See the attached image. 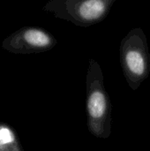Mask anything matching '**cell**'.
Segmentation results:
<instances>
[{
    "label": "cell",
    "mask_w": 150,
    "mask_h": 151,
    "mask_svg": "<svg viewBox=\"0 0 150 151\" xmlns=\"http://www.w3.org/2000/svg\"><path fill=\"white\" fill-rule=\"evenodd\" d=\"M57 43L49 31L39 27H23L8 35L2 48L14 54H34L50 50Z\"/></svg>",
    "instance_id": "4"
},
{
    "label": "cell",
    "mask_w": 150,
    "mask_h": 151,
    "mask_svg": "<svg viewBox=\"0 0 150 151\" xmlns=\"http://www.w3.org/2000/svg\"><path fill=\"white\" fill-rule=\"evenodd\" d=\"M86 111L89 133L96 138L108 139L111 134L112 107L101 65L94 58H89L86 74Z\"/></svg>",
    "instance_id": "1"
},
{
    "label": "cell",
    "mask_w": 150,
    "mask_h": 151,
    "mask_svg": "<svg viewBox=\"0 0 150 151\" xmlns=\"http://www.w3.org/2000/svg\"><path fill=\"white\" fill-rule=\"evenodd\" d=\"M115 2L116 0H50L42 10L77 27H88L102 22Z\"/></svg>",
    "instance_id": "3"
},
{
    "label": "cell",
    "mask_w": 150,
    "mask_h": 151,
    "mask_svg": "<svg viewBox=\"0 0 150 151\" xmlns=\"http://www.w3.org/2000/svg\"><path fill=\"white\" fill-rule=\"evenodd\" d=\"M119 58L128 86L137 90L150 73L149 48L142 28H133L121 40Z\"/></svg>",
    "instance_id": "2"
},
{
    "label": "cell",
    "mask_w": 150,
    "mask_h": 151,
    "mask_svg": "<svg viewBox=\"0 0 150 151\" xmlns=\"http://www.w3.org/2000/svg\"><path fill=\"white\" fill-rule=\"evenodd\" d=\"M0 151H24L16 131L4 122H0Z\"/></svg>",
    "instance_id": "5"
}]
</instances>
